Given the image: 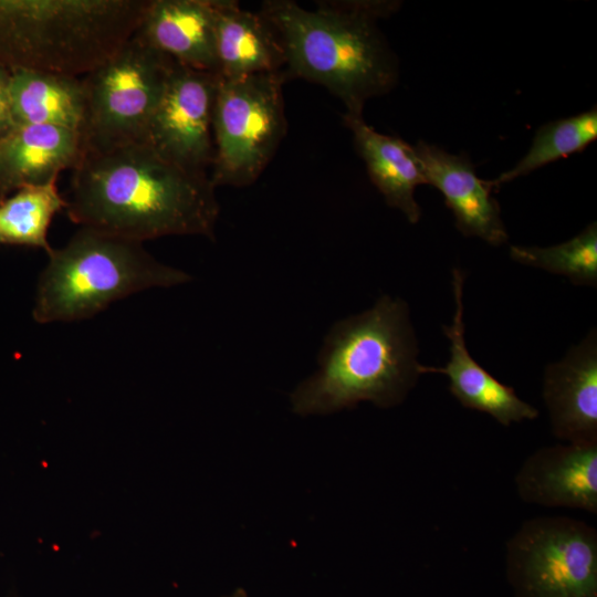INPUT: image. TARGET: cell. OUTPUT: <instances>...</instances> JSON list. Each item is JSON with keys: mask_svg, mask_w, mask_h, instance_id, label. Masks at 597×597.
<instances>
[{"mask_svg": "<svg viewBox=\"0 0 597 597\" xmlns=\"http://www.w3.org/2000/svg\"><path fill=\"white\" fill-rule=\"evenodd\" d=\"M412 149L426 182L440 190L463 235L481 238L491 245L507 241L493 180L479 178L467 155L449 154L422 140Z\"/></svg>", "mask_w": 597, "mask_h": 597, "instance_id": "9", "label": "cell"}, {"mask_svg": "<svg viewBox=\"0 0 597 597\" xmlns=\"http://www.w3.org/2000/svg\"><path fill=\"white\" fill-rule=\"evenodd\" d=\"M219 78L216 73L175 63L143 142L186 169L209 174L214 158L212 118Z\"/></svg>", "mask_w": 597, "mask_h": 597, "instance_id": "8", "label": "cell"}, {"mask_svg": "<svg viewBox=\"0 0 597 597\" xmlns=\"http://www.w3.org/2000/svg\"><path fill=\"white\" fill-rule=\"evenodd\" d=\"M462 270L453 269L452 287L455 312L451 325L442 329L449 341L450 358L443 367L421 365L420 371L439 373L448 376L449 390L465 408L485 412L503 426L538 416L535 407L522 400L514 388L501 383L470 355L464 338Z\"/></svg>", "mask_w": 597, "mask_h": 597, "instance_id": "11", "label": "cell"}, {"mask_svg": "<svg viewBox=\"0 0 597 597\" xmlns=\"http://www.w3.org/2000/svg\"><path fill=\"white\" fill-rule=\"evenodd\" d=\"M285 72L237 78L220 76L213 106L214 187L253 184L273 158L287 129Z\"/></svg>", "mask_w": 597, "mask_h": 597, "instance_id": "6", "label": "cell"}, {"mask_svg": "<svg viewBox=\"0 0 597 597\" xmlns=\"http://www.w3.org/2000/svg\"><path fill=\"white\" fill-rule=\"evenodd\" d=\"M9 95L14 125H50L81 133L86 106L82 76L14 70Z\"/></svg>", "mask_w": 597, "mask_h": 597, "instance_id": "17", "label": "cell"}, {"mask_svg": "<svg viewBox=\"0 0 597 597\" xmlns=\"http://www.w3.org/2000/svg\"><path fill=\"white\" fill-rule=\"evenodd\" d=\"M134 35L181 66L218 74L213 0H148Z\"/></svg>", "mask_w": 597, "mask_h": 597, "instance_id": "13", "label": "cell"}, {"mask_svg": "<svg viewBox=\"0 0 597 597\" xmlns=\"http://www.w3.org/2000/svg\"><path fill=\"white\" fill-rule=\"evenodd\" d=\"M11 71L0 65V136L14 126L10 109Z\"/></svg>", "mask_w": 597, "mask_h": 597, "instance_id": "21", "label": "cell"}, {"mask_svg": "<svg viewBox=\"0 0 597 597\" xmlns=\"http://www.w3.org/2000/svg\"><path fill=\"white\" fill-rule=\"evenodd\" d=\"M48 255L32 310L40 324L88 318L137 292L191 280L182 270L157 261L142 242L88 228H80Z\"/></svg>", "mask_w": 597, "mask_h": 597, "instance_id": "4", "label": "cell"}, {"mask_svg": "<svg viewBox=\"0 0 597 597\" xmlns=\"http://www.w3.org/2000/svg\"><path fill=\"white\" fill-rule=\"evenodd\" d=\"M522 597H597V532L567 516L525 521L506 543Z\"/></svg>", "mask_w": 597, "mask_h": 597, "instance_id": "7", "label": "cell"}, {"mask_svg": "<svg viewBox=\"0 0 597 597\" xmlns=\"http://www.w3.org/2000/svg\"><path fill=\"white\" fill-rule=\"evenodd\" d=\"M213 11L219 76L285 72L282 43L260 11L244 10L232 0H213Z\"/></svg>", "mask_w": 597, "mask_h": 597, "instance_id": "15", "label": "cell"}, {"mask_svg": "<svg viewBox=\"0 0 597 597\" xmlns=\"http://www.w3.org/2000/svg\"><path fill=\"white\" fill-rule=\"evenodd\" d=\"M65 208L56 181L19 189L0 201V244L43 249L50 253L48 231Z\"/></svg>", "mask_w": 597, "mask_h": 597, "instance_id": "18", "label": "cell"}, {"mask_svg": "<svg viewBox=\"0 0 597 597\" xmlns=\"http://www.w3.org/2000/svg\"><path fill=\"white\" fill-rule=\"evenodd\" d=\"M78 132L50 125H14L0 136V201L21 188L56 181L82 156Z\"/></svg>", "mask_w": 597, "mask_h": 597, "instance_id": "14", "label": "cell"}, {"mask_svg": "<svg viewBox=\"0 0 597 597\" xmlns=\"http://www.w3.org/2000/svg\"><path fill=\"white\" fill-rule=\"evenodd\" d=\"M174 66V61L133 35L82 76L86 98L80 133L83 151L143 142Z\"/></svg>", "mask_w": 597, "mask_h": 597, "instance_id": "5", "label": "cell"}, {"mask_svg": "<svg viewBox=\"0 0 597 597\" xmlns=\"http://www.w3.org/2000/svg\"><path fill=\"white\" fill-rule=\"evenodd\" d=\"M406 302L385 295L365 312L335 323L318 355V369L291 395L300 416L327 415L370 401L400 405L421 375Z\"/></svg>", "mask_w": 597, "mask_h": 597, "instance_id": "3", "label": "cell"}, {"mask_svg": "<svg viewBox=\"0 0 597 597\" xmlns=\"http://www.w3.org/2000/svg\"><path fill=\"white\" fill-rule=\"evenodd\" d=\"M522 501L597 513V443L544 447L521 465L514 479Z\"/></svg>", "mask_w": 597, "mask_h": 597, "instance_id": "10", "label": "cell"}, {"mask_svg": "<svg viewBox=\"0 0 597 597\" xmlns=\"http://www.w3.org/2000/svg\"><path fill=\"white\" fill-rule=\"evenodd\" d=\"M597 138V111L549 122L541 126L526 155L493 180L496 188L570 154L583 151Z\"/></svg>", "mask_w": 597, "mask_h": 597, "instance_id": "19", "label": "cell"}, {"mask_svg": "<svg viewBox=\"0 0 597 597\" xmlns=\"http://www.w3.org/2000/svg\"><path fill=\"white\" fill-rule=\"evenodd\" d=\"M543 398L553 434L567 443H597V335L594 329L545 368Z\"/></svg>", "mask_w": 597, "mask_h": 597, "instance_id": "12", "label": "cell"}, {"mask_svg": "<svg viewBox=\"0 0 597 597\" xmlns=\"http://www.w3.org/2000/svg\"><path fill=\"white\" fill-rule=\"evenodd\" d=\"M399 7L388 0H324L308 10L291 0H268L260 12L282 43L287 78L324 86L346 114L362 116L367 100L397 83V59L377 21Z\"/></svg>", "mask_w": 597, "mask_h": 597, "instance_id": "2", "label": "cell"}, {"mask_svg": "<svg viewBox=\"0 0 597 597\" xmlns=\"http://www.w3.org/2000/svg\"><path fill=\"white\" fill-rule=\"evenodd\" d=\"M355 147L364 159L373 184L389 207L400 210L417 223L421 209L415 199L416 187L427 184L412 146L400 138L376 132L362 116L344 114Z\"/></svg>", "mask_w": 597, "mask_h": 597, "instance_id": "16", "label": "cell"}, {"mask_svg": "<svg viewBox=\"0 0 597 597\" xmlns=\"http://www.w3.org/2000/svg\"><path fill=\"white\" fill-rule=\"evenodd\" d=\"M209 174L186 169L144 142L83 151L65 200L80 228L144 242L167 235L214 238L219 217Z\"/></svg>", "mask_w": 597, "mask_h": 597, "instance_id": "1", "label": "cell"}, {"mask_svg": "<svg viewBox=\"0 0 597 597\" xmlns=\"http://www.w3.org/2000/svg\"><path fill=\"white\" fill-rule=\"evenodd\" d=\"M511 258L522 264L564 275L576 285L597 284V226L590 223L567 242L548 247L511 245Z\"/></svg>", "mask_w": 597, "mask_h": 597, "instance_id": "20", "label": "cell"}, {"mask_svg": "<svg viewBox=\"0 0 597 597\" xmlns=\"http://www.w3.org/2000/svg\"><path fill=\"white\" fill-rule=\"evenodd\" d=\"M227 597H247V595L243 590L239 589V590H235L232 595L227 596Z\"/></svg>", "mask_w": 597, "mask_h": 597, "instance_id": "22", "label": "cell"}]
</instances>
